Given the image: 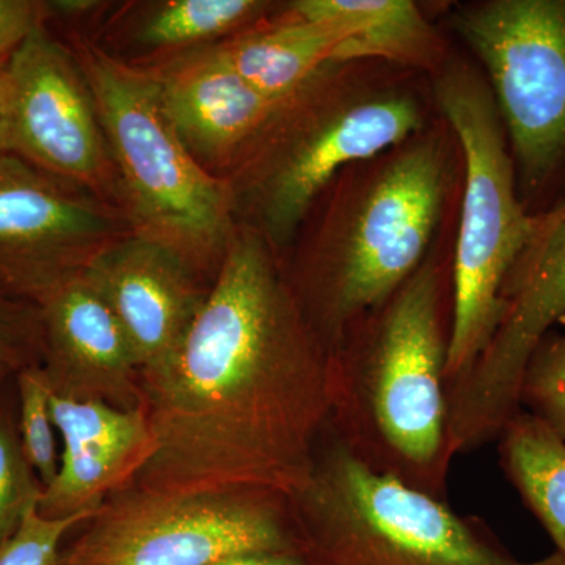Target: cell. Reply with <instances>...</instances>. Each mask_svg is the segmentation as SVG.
I'll use <instances>...</instances> for the list:
<instances>
[{"label":"cell","mask_w":565,"mask_h":565,"mask_svg":"<svg viewBox=\"0 0 565 565\" xmlns=\"http://www.w3.org/2000/svg\"><path fill=\"white\" fill-rule=\"evenodd\" d=\"M282 17L303 21H343L349 39L334 54V65L364 58L438 71L445 65L446 46L437 29L412 0H296Z\"/></svg>","instance_id":"17"},{"label":"cell","mask_w":565,"mask_h":565,"mask_svg":"<svg viewBox=\"0 0 565 565\" xmlns=\"http://www.w3.org/2000/svg\"><path fill=\"white\" fill-rule=\"evenodd\" d=\"M3 63H6V62H3ZM0 65H2V63H0Z\"/></svg>","instance_id":"29"},{"label":"cell","mask_w":565,"mask_h":565,"mask_svg":"<svg viewBox=\"0 0 565 565\" xmlns=\"http://www.w3.org/2000/svg\"><path fill=\"white\" fill-rule=\"evenodd\" d=\"M481 62L531 215L565 196V0H482L452 11Z\"/></svg>","instance_id":"8"},{"label":"cell","mask_w":565,"mask_h":565,"mask_svg":"<svg viewBox=\"0 0 565 565\" xmlns=\"http://www.w3.org/2000/svg\"><path fill=\"white\" fill-rule=\"evenodd\" d=\"M147 66L182 143L204 170L226 180L291 104L259 95L218 43L166 55Z\"/></svg>","instance_id":"13"},{"label":"cell","mask_w":565,"mask_h":565,"mask_svg":"<svg viewBox=\"0 0 565 565\" xmlns=\"http://www.w3.org/2000/svg\"><path fill=\"white\" fill-rule=\"evenodd\" d=\"M210 565H313L303 552L243 553L222 557Z\"/></svg>","instance_id":"26"},{"label":"cell","mask_w":565,"mask_h":565,"mask_svg":"<svg viewBox=\"0 0 565 565\" xmlns=\"http://www.w3.org/2000/svg\"><path fill=\"white\" fill-rule=\"evenodd\" d=\"M52 393L103 401L125 411L143 407L140 367L120 323L102 296L74 278L39 305Z\"/></svg>","instance_id":"15"},{"label":"cell","mask_w":565,"mask_h":565,"mask_svg":"<svg viewBox=\"0 0 565 565\" xmlns=\"http://www.w3.org/2000/svg\"><path fill=\"white\" fill-rule=\"evenodd\" d=\"M43 353L40 308L0 292V366H17Z\"/></svg>","instance_id":"24"},{"label":"cell","mask_w":565,"mask_h":565,"mask_svg":"<svg viewBox=\"0 0 565 565\" xmlns=\"http://www.w3.org/2000/svg\"><path fill=\"white\" fill-rule=\"evenodd\" d=\"M448 188L444 136L422 131L364 162L338 189L291 275L285 274L330 351L429 256Z\"/></svg>","instance_id":"3"},{"label":"cell","mask_w":565,"mask_h":565,"mask_svg":"<svg viewBox=\"0 0 565 565\" xmlns=\"http://www.w3.org/2000/svg\"><path fill=\"white\" fill-rule=\"evenodd\" d=\"M21 444L29 463L44 487L57 476L61 459L51 415L52 390L41 367H24L20 379Z\"/></svg>","instance_id":"21"},{"label":"cell","mask_w":565,"mask_h":565,"mask_svg":"<svg viewBox=\"0 0 565 565\" xmlns=\"http://www.w3.org/2000/svg\"><path fill=\"white\" fill-rule=\"evenodd\" d=\"M352 29L343 21H303L281 17L263 21L222 41L233 68L269 102L289 104L332 71L333 58Z\"/></svg>","instance_id":"16"},{"label":"cell","mask_w":565,"mask_h":565,"mask_svg":"<svg viewBox=\"0 0 565 565\" xmlns=\"http://www.w3.org/2000/svg\"><path fill=\"white\" fill-rule=\"evenodd\" d=\"M2 150L121 210L98 109L70 46L41 25L3 66Z\"/></svg>","instance_id":"11"},{"label":"cell","mask_w":565,"mask_h":565,"mask_svg":"<svg viewBox=\"0 0 565 565\" xmlns=\"http://www.w3.org/2000/svg\"><path fill=\"white\" fill-rule=\"evenodd\" d=\"M334 74L337 70L285 107L228 178L239 222L262 234L275 253L291 243L341 170L423 131L422 106L412 93L351 88L338 85Z\"/></svg>","instance_id":"6"},{"label":"cell","mask_w":565,"mask_h":565,"mask_svg":"<svg viewBox=\"0 0 565 565\" xmlns=\"http://www.w3.org/2000/svg\"><path fill=\"white\" fill-rule=\"evenodd\" d=\"M452 281L434 256L332 352L330 424L367 467L446 500L455 451L448 366Z\"/></svg>","instance_id":"2"},{"label":"cell","mask_w":565,"mask_h":565,"mask_svg":"<svg viewBox=\"0 0 565 565\" xmlns=\"http://www.w3.org/2000/svg\"><path fill=\"white\" fill-rule=\"evenodd\" d=\"M435 99L465 161L459 236L452 259V323L446 385L462 381L500 319V294L519 258L533 215L516 191L515 169L492 90L467 63H445Z\"/></svg>","instance_id":"7"},{"label":"cell","mask_w":565,"mask_h":565,"mask_svg":"<svg viewBox=\"0 0 565 565\" xmlns=\"http://www.w3.org/2000/svg\"><path fill=\"white\" fill-rule=\"evenodd\" d=\"M57 565H210L302 552L289 498L129 484L111 493Z\"/></svg>","instance_id":"9"},{"label":"cell","mask_w":565,"mask_h":565,"mask_svg":"<svg viewBox=\"0 0 565 565\" xmlns=\"http://www.w3.org/2000/svg\"><path fill=\"white\" fill-rule=\"evenodd\" d=\"M96 512L50 519L40 514L39 505H35L24 515L17 533L0 548V565H57L65 534L74 526L87 523Z\"/></svg>","instance_id":"23"},{"label":"cell","mask_w":565,"mask_h":565,"mask_svg":"<svg viewBox=\"0 0 565 565\" xmlns=\"http://www.w3.org/2000/svg\"><path fill=\"white\" fill-rule=\"evenodd\" d=\"M3 66L6 63L0 65V151L2 150V121H3Z\"/></svg>","instance_id":"27"},{"label":"cell","mask_w":565,"mask_h":565,"mask_svg":"<svg viewBox=\"0 0 565 565\" xmlns=\"http://www.w3.org/2000/svg\"><path fill=\"white\" fill-rule=\"evenodd\" d=\"M501 470L565 559V441L519 412L497 438Z\"/></svg>","instance_id":"18"},{"label":"cell","mask_w":565,"mask_h":565,"mask_svg":"<svg viewBox=\"0 0 565 565\" xmlns=\"http://www.w3.org/2000/svg\"><path fill=\"white\" fill-rule=\"evenodd\" d=\"M489 344L462 381L448 386L449 438L456 456L497 441L520 411L519 390L531 353L565 322V196L533 215L519 258L500 294Z\"/></svg>","instance_id":"10"},{"label":"cell","mask_w":565,"mask_h":565,"mask_svg":"<svg viewBox=\"0 0 565 565\" xmlns=\"http://www.w3.org/2000/svg\"><path fill=\"white\" fill-rule=\"evenodd\" d=\"M140 382L154 446L137 486L291 498L332 418V351L243 222L180 349Z\"/></svg>","instance_id":"1"},{"label":"cell","mask_w":565,"mask_h":565,"mask_svg":"<svg viewBox=\"0 0 565 565\" xmlns=\"http://www.w3.org/2000/svg\"><path fill=\"white\" fill-rule=\"evenodd\" d=\"M70 47L90 87L132 233L181 255L200 275L217 273L239 215L233 184L204 170L163 111L154 74L85 33Z\"/></svg>","instance_id":"4"},{"label":"cell","mask_w":565,"mask_h":565,"mask_svg":"<svg viewBox=\"0 0 565 565\" xmlns=\"http://www.w3.org/2000/svg\"><path fill=\"white\" fill-rule=\"evenodd\" d=\"M520 411L565 441V332H552L527 360L519 390Z\"/></svg>","instance_id":"20"},{"label":"cell","mask_w":565,"mask_h":565,"mask_svg":"<svg viewBox=\"0 0 565 565\" xmlns=\"http://www.w3.org/2000/svg\"><path fill=\"white\" fill-rule=\"evenodd\" d=\"M43 486L9 424L0 423V548L17 533L24 515L40 504Z\"/></svg>","instance_id":"22"},{"label":"cell","mask_w":565,"mask_h":565,"mask_svg":"<svg viewBox=\"0 0 565 565\" xmlns=\"http://www.w3.org/2000/svg\"><path fill=\"white\" fill-rule=\"evenodd\" d=\"M129 233L120 207L0 151V292L39 307Z\"/></svg>","instance_id":"12"},{"label":"cell","mask_w":565,"mask_h":565,"mask_svg":"<svg viewBox=\"0 0 565 565\" xmlns=\"http://www.w3.org/2000/svg\"><path fill=\"white\" fill-rule=\"evenodd\" d=\"M275 9L266 0H170L150 3L132 36L140 46L166 55L211 46L239 35Z\"/></svg>","instance_id":"19"},{"label":"cell","mask_w":565,"mask_h":565,"mask_svg":"<svg viewBox=\"0 0 565 565\" xmlns=\"http://www.w3.org/2000/svg\"><path fill=\"white\" fill-rule=\"evenodd\" d=\"M82 275L120 323L140 375L172 359L207 294L181 255L136 233L109 245Z\"/></svg>","instance_id":"14"},{"label":"cell","mask_w":565,"mask_h":565,"mask_svg":"<svg viewBox=\"0 0 565 565\" xmlns=\"http://www.w3.org/2000/svg\"><path fill=\"white\" fill-rule=\"evenodd\" d=\"M289 503L313 565H565L557 552L512 555L478 516L367 467L330 422L310 478Z\"/></svg>","instance_id":"5"},{"label":"cell","mask_w":565,"mask_h":565,"mask_svg":"<svg viewBox=\"0 0 565 565\" xmlns=\"http://www.w3.org/2000/svg\"><path fill=\"white\" fill-rule=\"evenodd\" d=\"M51 18L50 3L40 0H0V63L46 24Z\"/></svg>","instance_id":"25"},{"label":"cell","mask_w":565,"mask_h":565,"mask_svg":"<svg viewBox=\"0 0 565 565\" xmlns=\"http://www.w3.org/2000/svg\"><path fill=\"white\" fill-rule=\"evenodd\" d=\"M0 370H2V366H0Z\"/></svg>","instance_id":"28"}]
</instances>
